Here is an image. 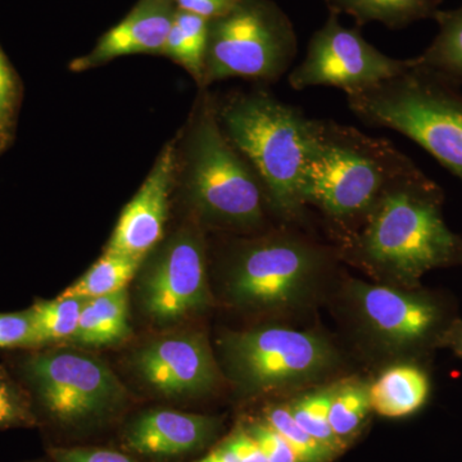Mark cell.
Masks as SVG:
<instances>
[{
  "instance_id": "obj_2",
  "label": "cell",
  "mask_w": 462,
  "mask_h": 462,
  "mask_svg": "<svg viewBox=\"0 0 462 462\" xmlns=\"http://www.w3.org/2000/svg\"><path fill=\"white\" fill-rule=\"evenodd\" d=\"M413 166L388 139L309 118L300 199L322 216L336 245L361 226L383 193Z\"/></svg>"
},
{
  "instance_id": "obj_13",
  "label": "cell",
  "mask_w": 462,
  "mask_h": 462,
  "mask_svg": "<svg viewBox=\"0 0 462 462\" xmlns=\"http://www.w3.org/2000/svg\"><path fill=\"white\" fill-rule=\"evenodd\" d=\"M134 372L160 396L188 400L208 396L223 378L207 336L185 331L151 340L132 357Z\"/></svg>"
},
{
  "instance_id": "obj_37",
  "label": "cell",
  "mask_w": 462,
  "mask_h": 462,
  "mask_svg": "<svg viewBox=\"0 0 462 462\" xmlns=\"http://www.w3.org/2000/svg\"><path fill=\"white\" fill-rule=\"evenodd\" d=\"M29 462H51L50 458H47V460H35V461H29Z\"/></svg>"
},
{
  "instance_id": "obj_29",
  "label": "cell",
  "mask_w": 462,
  "mask_h": 462,
  "mask_svg": "<svg viewBox=\"0 0 462 462\" xmlns=\"http://www.w3.org/2000/svg\"><path fill=\"white\" fill-rule=\"evenodd\" d=\"M256 440L269 462H302L287 440L258 416H245L238 421Z\"/></svg>"
},
{
  "instance_id": "obj_35",
  "label": "cell",
  "mask_w": 462,
  "mask_h": 462,
  "mask_svg": "<svg viewBox=\"0 0 462 462\" xmlns=\"http://www.w3.org/2000/svg\"><path fill=\"white\" fill-rule=\"evenodd\" d=\"M442 349H449L462 360V319L458 318L447 331Z\"/></svg>"
},
{
  "instance_id": "obj_28",
  "label": "cell",
  "mask_w": 462,
  "mask_h": 462,
  "mask_svg": "<svg viewBox=\"0 0 462 462\" xmlns=\"http://www.w3.org/2000/svg\"><path fill=\"white\" fill-rule=\"evenodd\" d=\"M20 105V80L0 47V154L14 142Z\"/></svg>"
},
{
  "instance_id": "obj_15",
  "label": "cell",
  "mask_w": 462,
  "mask_h": 462,
  "mask_svg": "<svg viewBox=\"0 0 462 462\" xmlns=\"http://www.w3.org/2000/svg\"><path fill=\"white\" fill-rule=\"evenodd\" d=\"M176 172L178 152L170 143L161 152L141 189L125 207L106 251L145 258L160 245L165 234Z\"/></svg>"
},
{
  "instance_id": "obj_7",
  "label": "cell",
  "mask_w": 462,
  "mask_h": 462,
  "mask_svg": "<svg viewBox=\"0 0 462 462\" xmlns=\"http://www.w3.org/2000/svg\"><path fill=\"white\" fill-rule=\"evenodd\" d=\"M346 105L366 126L402 134L447 171L462 170L461 88L412 58L401 74L346 94Z\"/></svg>"
},
{
  "instance_id": "obj_23",
  "label": "cell",
  "mask_w": 462,
  "mask_h": 462,
  "mask_svg": "<svg viewBox=\"0 0 462 462\" xmlns=\"http://www.w3.org/2000/svg\"><path fill=\"white\" fill-rule=\"evenodd\" d=\"M143 261L144 258L105 251L103 256L60 296L90 300L123 291L136 278Z\"/></svg>"
},
{
  "instance_id": "obj_24",
  "label": "cell",
  "mask_w": 462,
  "mask_h": 462,
  "mask_svg": "<svg viewBox=\"0 0 462 462\" xmlns=\"http://www.w3.org/2000/svg\"><path fill=\"white\" fill-rule=\"evenodd\" d=\"M85 302V298L65 296L36 300L27 309L33 330L32 348L69 342L78 329Z\"/></svg>"
},
{
  "instance_id": "obj_20",
  "label": "cell",
  "mask_w": 462,
  "mask_h": 462,
  "mask_svg": "<svg viewBox=\"0 0 462 462\" xmlns=\"http://www.w3.org/2000/svg\"><path fill=\"white\" fill-rule=\"evenodd\" d=\"M373 412L370 382L360 376L336 380L329 422L334 436L346 451L366 430Z\"/></svg>"
},
{
  "instance_id": "obj_6",
  "label": "cell",
  "mask_w": 462,
  "mask_h": 462,
  "mask_svg": "<svg viewBox=\"0 0 462 462\" xmlns=\"http://www.w3.org/2000/svg\"><path fill=\"white\" fill-rule=\"evenodd\" d=\"M217 348L221 373L243 400L325 384L346 364L327 334L281 324L226 331Z\"/></svg>"
},
{
  "instance_id": "obj_12",
  "label": "cell",
  "mask_w": 462,
  "mask_h": 462,
  "mask_svg": "<svg viewBox=\"0 0 462 462\" xmlns=\"http://www.w3.org/2000/svg\"><path fill=\"white\" fill-rule=\"evenodd\" d=\"M410 66V60L389 57L370 44L360 27L342 25L338 14L328 16L307 45L306 56L288 76L291 89L329 87L356 93L388 80Z\"/></svg>"
},
{
  "instance_id": "obj_33",
  "label": "cell",
  "mask_w": 462,
  "mask_h": 462,
  "mask_svg": "<svg viewBox=\"0 0 462 462\" xmlns=\"http://www.w3.org/2000/svg\"><path fill=\"white\" fill-rule=\"evenodd\" d=\"M171 2L180 11L189 12L211 21L227 14L238 0H171Z\"/></svg>"
},
{
  "instance_id": "obj_5",
  "label": "cell",
  "mask_w": 462,
  "mask_h": 462,
  "mask_svg": "<svg viewBox=\"0 0 462 462\" xmlns=\"http://www.w3.org/2000/svg\"><path fill=\"white\" fill-rule=\"evenodd\" d=\"M216 108L225 135L256 173L267 211L282 225L309 230L300 199L309 117L261 89L231 94Z\"/></svg>"
},
{
  "instance_id": "obj_18",
  "label": "cell",
  "mask_w": 462,
  "mask_h": 462,
  "mask_svg": "<svg viewBox=\"0 0 462 462\" xmlns=\"http://www.w3.org/2000/svg\"><path fill=\"white\" fill-rule=\"evenodd\" d=\"M129 293L127 289L87 300L78 329L69 342L79 346L117 345L129 338Z\"/></svg>"
},
{
  "instance_id": "obj_22",
  "label": "cell",
  "mask_w": 462,
  "mask_h": 462,
  "mask_svg": "<svg viewBox=\"0 0 462 462\" xmlns=\"http://www.w3.org/2000/svg\"><path fill=\"white\" fill-rule=\"evenodd\" d=\"M209 21L178 9L161 54L187 69L203 85Z\"/></svg>"
},
{
  "instance_id": "obj_34",
  "label": "cell",
  "mask_w": 462,
  "mask_h": 462,
  "mask_svg": "<svg viewBox=\"0 0 462 462\" xmlns=\"http://www.w3.org/2000/svg\"><path fill=\"white\" fill-rule=\"evenodd\" d=\"M189 462H242V460H240L239 456L236 454V451L227 445L223 436L215 446H212L211 448L206 452V454Z\"/></svg>"
},
{
  "instance_id": "obj_17",
  "label": "cell",
  "mask_w": 462,
  "mask_h": 462,
  "mask_svg": "<svg viewBox=\"0 0 462 462\" xmlns=\"http://www.w3.org/2000/svg\"><path fill=\"white\" fill-rule=\"evenodd\" d=\"M430 366L420 364H394L384 367L370 382L373 411L389 419H401L420 411L430 401Z\"/></svg>"
},
{
  "instance_id": "obj_3",
  "label": "cell",
  "mask_w": 462,
  "mask_h": 462,
  "mask_svg": "<svg viewBox=\"0 0 462 462\" xmlns=\"http://www.w3.org/2000/svg\"><path fill=\"white\" fill-rule=\"evenodd\" d=\"M339 261L334 245L282 225L231 245L223 263L225 298L240 311L306 314L329 300L340 279Z\"/></svg>"
},
{
  "instance_id": "obj_32",
  "label": "cell",
  "mask_w": 462,
  "mask_h": 462,
  "mask_svg": "<svg viewBox=\"0 0 462 462\" xmlns=\"http://www.w3.org/2000/svg\"><path fill=\"white\" fill-rule=\"evenodd\" d=\"M224 439L236 451L242 462H269L256 440L249 436L239 422H236V427L224 436Z\"/></svg>"
},
{
  "instance_id": "obj_27",
  "label": "cell",
  "mask_w": 462,
  "mask_h": 462,
  "mask_svg": "<svg viewBox=\"0 0 462 462\" xmlns=\"http://www.w3.org/2000/svg\"><path fill=\"white\" fill-rule=\"evenodd\" d=\"M33 427L39 418L32 398L0 369V430Z\"/></svg>"
},
{
  "instance_id": "obj_9",
  "label": "cell",
  "mask_w": 462,
  "mask_h": 462,
  "mask_svg": "<svg viewBox=\"0 0 462 462\" xmlns=\"http://www.w3.org/2000/svg\"><path fill=\"white\" fill-rule=\"evenodd\" d=\"M23 372L39 410V427L83 438L120 421L129 397L123 383L99 358L50 351L27 358Z\"/></svg>"
},
{
  "instance_id": "obj_16",
  "label": "cell",
  "mask_w": 462,
  "mask_h": 462,
  "mask_svg": "<svg viewBox=\"0 0 462 462\" xmlns=\"http://www.w3.org/2000/svg\"><path fill=\"white\" fill-rule=\"evenodd\" d=\"M178 8L171 0H139L120 23L100 36L96 47L72 60L69 69L83 72L132 54H161Z\"/></svg>"
},
{
  "instance_id": "obj_1",
  "label": "cell",
  "mask_w": 462,
  "mask_h": 462,
  "mask_svg": "<svg viewBox=\"0 0 462 462\" xmlns=\"http://www.w3.org/2000/svg\"><path fill=\"white\" fill-rule=\"evenodd\" d=\"M445 191L418 166L383 193L355 233L333 245L339 260L379 284L421 287L425 273L462 266V236L443 217Z\"/></svg>"
},
{
  "instance_id": "obj_30",
  "label": "cell",
  "mask_w": 462,
  "mask_h": 462,
  "mask_svg": "<svg viewBox=\"0 0 462 462\" xmlns=\"http://www.w3.org/2000/svg\"><path fill=\"white\" fill-rule=\"evenodd\" d=\"M51 462H145L123 448L85 445H53L48 448Z\"/></svg>"
},
{
  "instance_id": "obj_10",
  "label": "cell",
  "mask_w": 462,
  "mask_h": 462,
  "mask_svg": "<svg viewBox=\"0 0 462 462\" xmlns=\"http://www.w3.org/2000/svg\"><path fill=\"white\" fill-rule=\"evenodd\" d=\"M297 51L293 23L273 0H238L209 21L203 85L231 78L278 83Z\"/></svg>"
},
{
  "instance_id": "obj_36",
  "label": "cell",
  "mask_w": 462,
  "mask_h": 462,
  "mask_svg": "<svg viewBox=\"0 0 462 462\" xmlns=\"http://www.w3.org/2000/svg\"><path fill=\"white\" fill-rule=\"evenodd\" d=\"M452 175H455L456 178L460 179V180L462 181V170H458V171H455L454 173H452Z\"/></svg>"
},
{
  "instance_id": "obj_25",
  "label": "cell",
  "mask_w": 462,
  "mask_h": 462,
  "mask_svg": "<svg viewBox=\"0 0 462 462\" xmlns=\"http://www.w3.org/2000/svg\"><path fill=\"white\" fill-rule=\"evenodd\" d=\"M334 385L336 382H329L303 389V392L294 394L285 402L294 420L306 433L340 456L345 454L346 449L334 436L329 422Z\"/></svg>"
},
{
  "instance_id": "obj_31",
  "label": "cell",
  "mask_w": 462,
  "mask_h": 462,
  "mask_svg": "<svg viewBox=\"0 0 462 462\" xmlns=\"http://www.w3.org/2000/svg\"><path fill=\"white\" fill-rule=\"evenodd\" d=\"M33 330L27 310L0 314V348H32Z\"/></svg>"
},
{
  "instance_id": "obj_26",
  "label": "cell",
  "mask_w": 462,
  "mask_h": 462,
  "mask_svg": "<svg viewBox=\"0 0 462 462\" xmlns=\"http://www.w3.org/2000/svg\"><path fill=\"white\" fill-rule=\"evenodd\" d=\"M273 430L289 443L302 462H333L339 456L306 433L289 411L287 402H273L260 413Z\"/></svg>"
},
{
  "instance_id": "obj_11",
  "label": "cell",
  "mask_w": 462,
  "mask_h": 462,
  "mask_svg": "<svg viewBox=\"0 0 462 462\" xmlns=\"http://www.w3.org/2000/svg\"><path fill=\"white\" fill-rule=\"evenodd\" d=\"M197 223L182 226L143 261L138 298L143 312L160 325L178 324L212 305L205 234Z\"/></svg>"
},
{
  "instance_id": "obj_14",
  "label": "cell",
  "mask_w": 462,
  "mask_h": 462,
  "mask_svg": "<svg viewBox=\"0 0 462 462\" xmlns=\"http://www.w3.org/2000/svg\"><path fill=\"white\" fill-rule=\"evenodd\" d=\"M224 419L172 409H149L121 425L120 448L145 462H182L221 439Z\"/></svg>"
},
{
  "instance_id": "obj_21",
  "label": "cell",
  "mask_w": 462,
  "mask_h": 462,
  "mask_svg": "<svg viewBox=\"0 0 462 462\" xmlns=\"http://www.w3.org/2000/svg\"><path fill=\"white\" fill-rule=\"evenodd\" d=\"M436 38L418 57L416 65L430 69L452 84L462 87V3L457 8L440 9L434 18Z\"/></svg>"
},
{
  "instance_id": "obj_8",
  "label": "cell",
  "mask_w": 462,
  "mask_h": 462,
  "mask_svg": "<svg viewBox=\"0 0 462 462\" xmlns=\"http://www.w3.org/2000/svg\"><path fill=\"white\" fill-rule=\"evenodd\" d=\"M184 185L200 224L236 231L263 229L267 207L263 188L225 135L216 102L208 97L188 135Z\"/></svg>"
},
{
  "instance_id": "obj_19",
  "label": "cell",
  "mask_w": 462,
  "mask_h": 462,
  "mask_svg": "<svg viewBox=\"0 0 462 462\" xmlns=\"http://www.w3.org/2000/svg\"><path fill=\"white\" fill-rule=\"evenodd\" d=\"M331 14H348L356 26L383 23L391 30L406 29L422 20H434L443 0H324Z\"/></svg>"
},
{
  "instance_id": "obj_4",
  "label": "cell",
  "mask_w": 462,
  "mask_h": 462,
  "mask_svg": "<svg viewBox=\"0 0 462 462\" xmlns=\"http://www.w3.org/2000/svg\"><path fill=\"white\" fill-rule=\"evenodd\" d=\"M329 298L356 351L382 369L403 363L430 366L460 318L451 294L422 285L397 288L340 278Z\"/></svg>"
}]
</instances>
